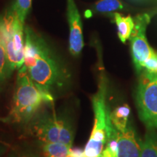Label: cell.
I'll return each instance as SVG.
<instances>
[{
	"instance_id": "cell-1",
	"label": "cell",
	"mask_w": 157,
	"mask_h": 157,
	"mask_svg": "<svg viewBox=\"0 0 157 157\" xmlns=\"http://www.w3.org/2000/svg\"><path fill=\"white\" fill-rule=\"evenodd\" d=\"M29 29L36 46V64L27 69L28 73L36 85L54 96L68 87L71 74L44 37L33 29Z\"/></svg>"
},
{
	"instance_id": "cell-2",
	"label": "cell",
	"mask_w": 157,
	"mask_h": 157,
	"mask_svg": "<svg viewBox=\"0 0 157 157\" xmlns=\"http://www.w3.org/2000/svg\"><path fill=\"white\" fill-rule=\"evenodd\" d=\"M52 94L41 89L29 76L27 68H19L8 119L10 122L30 123L43 106L53 103Z\"/></svg>"
},
{
	"instance_id": "cell-3",
	"label": "cell",
	"mask_w": 157,
	"mask_h": 157,
	"mask_svg": "<svg viewBox=\"0 0 157 157\" xmlns=\"http://www.w3.org/2000/svg\"><path fill=\"white\" fill-rule=\"evenodd\" d=\"M108 80L103 73L99 76L97 92L92 97L94 125L82 157H101L107 140L117 132L107 103Z\"/></svg>"
},
{
	"instance_id": "cell-4",
	"label": "cell",
	"mask_w": 157,
	"mask_h": 157,
	"mask_svg": "<svg viewBox=\"0 0 157 157\" xmlns=\"http://www.w3.org/2000/svg\"><path fill=\"white\" fill-rule=\"evenodd\" d=\"M30 123L31 133L42 143H61L72 146L74 129L67 117L45 110L39 111Z\"/></svg>"
},
{
	"instance_id": "cell-5",
	"label": "cell",
	"mask_w": 157,
	"mask_h": 157,
	"mask_svg": "<svg viewBox=\"0 0 157 157\" xmlns=\"http://www.w3.org/2000/svg\"><path fill=\"white\" fill-rule=\"evenodd\" d=\"M0 36L11 70L21 68L24 64V29L23 23L13 7L0 16Z\"/></svg>"
},
{
	"instance_id": "cell-6",
	"label": "cell",
	"mask_w": 157,
	"mask_h": 157,
	"mask_svg": "<svg viewBox=\"0 0 157 157\" xmlns=\"http://www.w3.org/2000/svg\"><path fill=\"white\" fill-rule=\"evenodd\" d=\"M140 74L135 93L139 117L147 129L157 130V74Z\"/></svg>"
},
{
	"instance_id": "cell-7",
	"label": "cell",
	"mask_w": 157,
	"mask_h": 157,
	"mask_svg": "<svg viewBox=\"0 0 157 157\" xmlns=\"http://www.w3.org/2000/svg\"><path fill=\"white\" fill-rule=\"evenodd\" d=\"M135 26L129 37L132 59L135 69L138 74L143 71V64L152 56L154 50L149 46L146 36V27L150 22L147 14L137 15L134 19Z\"/></svg>"
},
{
	"instance_id": "cell-8",
	"label": "cell",
	"mask_w": 157,
	"mask_h": 157,
	"mask_svg": "<svg viewBox=\"0 0 157 157\" xmlns=\"http://www.w3.org/2000/svg\"><path fill=\"white\" fill-rule=\"evenodd\" d=\"M67 16L69 25V51L73 56H78L84 47L81 17L74 0H67Z\"/></svg>"
},
{
	"instance_id": "cell-9",
	"label": "cell",
	"mask_w": 157,
	"mask_h": 157,
	"mask_svg": "<svg viewBox=\"0 0 157 157\" xmlns=\"http://www.w3.org/2000/svg\"><path fill=\"white\" fill-rule=\"evenodd\" d=\"M117 157H140L142 141L129 123L124 132L117 130Z\"/></svg>"
},
{
	"instance_id": "cell-10",
	"label": "cell",
	"mask_w": 157,
	"mask_h": 157,
	"mask_svg": "<svg viewBox=\"0 0 157 157\" xmlns=\"http://www.w3.org/2000/svg\"><path fill=\"white\" fill-rule=\"evenodd\" d=\"M130 108L127 104H123L116 108L111 112V119L113 127L119 132H124L129 124Z\"/></svg>"
},
{
	"instance_id": "cell-11",
	"label": "cell",
	"mask_w": 157,
	"mask_h": 157,
	"mask_svg": "<svg viewBox=\"0 0 157 157\" xmlns=\"http://www.w3.org/2000/svg\"><path fill=\"white\" fill-rule=\"evenodd\" d=\"M114 17L117 25L118 36L121 42L125 43L129 39L134 29V19L130 16L124 17L118 13H114Z\"/></svg>"
},
{
	"instance_id": "cell-12",
	"label": "cell",
	"mask_w": 157,
	"mask_h": 157,
	"mask_svg": "<svg viewBox=\"0 0 157 157\" xmlns=\"http://www.w3.org/2000/svg\"><path fill=\"white\" fill-rule=\"evenodd\" d=\"M140 157H157V132L155 129H147Z\"/></svg>"
},
{
	"instance_id": "cell-13",
	"label": "cell",
	"mask_w": 157,
	"mask_h": 157,
	"mask_svg": "<svg viewBox=\"0 0 157 157\" xmlns=\"http://www.w3.org/2000/svg\"><path fill=\"white\" fill-rule=\"evenodd\" d=\"M71 148L61 143H45L42 146L44 157H66Z\"/></svg>"
},
{
	"instance_id": "cell-14",
	"label": "cell",
	"mask_w": 157,
	"mask_h": 157,
	"mask_svg": "<svg viewBox=\"0 0 157 157\" xmlns=\"http://www.w3.org/2000/svg\"><path fill=\"white\" fill-rule=\"evenodd\" d=\"M13 72L10 66L3 40L0 36V84L5 82Z\"/></svg>"
},
{
	"instance_id": "cell-15",
	"label": "cell",
	"mask_w": 157,
	"mask_h": 157,
	"mask_svg": "<svg viewBox=\"0 0 157 157\" xmlns=\"http://www.w3.org/2000/svg\"><path fill=\"white\" fill-rule=\"evenodd\" d=\"M95 8L100 13H109L122 9L123 5L120 0H98Z\"/></svg>"
},
{
	"instance_id": "cell-16",
	"label": "cell",
	"mask_w": 157,
	"mask_h": 157,
	"mask_svg": "<svg viewBox=\"0 0 157 157\" xmlns=\"http://www.w3.org/2000/svg\"><path fill=\"white\" fill-rule=\"evenodd\" d=\"M118 141L117 131L112 137L107 140L105 146L102 151L101 157H117Z\"/></svg>"
},
{
	"instance_id": "cell-17",
	"label": "cell",
	"mask_w": 157,
	"mask_h": 157,
	"mask_svg": "<svg viewBox=\"0 0 157 157\" xmlns=\"http://www.w3.org/2000/svg\"><path fill=\"white\" fill-rule=\"evenodd\" d=\"M31 6V0H16L14 5L12 6L18 15L21 21L24 23L25 17Z\"/></svg>"
},
{
	"instance_id": "cell-18",
	"label": "cell",
	"mask_w": 157,
	"mask_h": 157,
	"mask_svg": "<svg viewBox=\"0 0 157 157\" xmlns=\"http://www.w3.org/2000/svg\"><path fill=\"white\" fill-rule=\"evenodd\" d=\"M143 71L157 74V52L155 51L152 56L143 64Z\"/></svg>"
},
{
	"instance_id": "cell-19",
	"label": "cell",
	"mask_w": 157,
	"mask_h": 157,
	"mask_svg": "<svg viewBox=\"0 0 157 157\" xmlns=\"http://www.w3.org/2000/svg\"><path fill=\"white\" fill-rule=\"evenodd\" d=\"M9 157H41L38 153L31 149H17L10 154Z\"/></svg>"
},
{
	"instance_id": "cell-20",
	"label": "cell",
	"mask_w": 157,
	"mask_h": 157,
	"mask_svg": "<svg viewBox=\"0 0 157 157\" xmlns=\"http://www.w3.org/2000/svg\"><path fill=\"white\" fill-rule=\"evenodd\" d=\"M69 152L76 157H82V156H83L84 150H82V149L79 148H71Z\"/></svg>"
},
{
	"instance_id": "cell-21",
	"label": "cell",
	"mask_w": 157,
	"mask_h": 157,
	"mask_svg": "<svg viewBox=\"0 0 157 157\" xmlns=\"http://www.w3.org/2000/svg\"><path fill=\"white\" fill-rule=\"evenodd\" d=\"M0 121H3V122H6V123L10 122L8 117H5V118L0 117Z\"/></svg>"
},
{
	"instance_id": "cell-22",
	"label": "cell",
	"mask_w": 157,
	"mask_h": 157,
	"mask_svg": "<svg viewBox=\"0 0 157 157\" xmlns=\"http://www.w3.org/2000/svg\"><path fill=\"white\" fill-rule=\"evenodd\" d=\"M4 151H5V148H2V147H0V155L3 154Z\"/></svg>"
},
{
	"instance_id": "cell-23",
	"label": "cell",
	"mask_w": 157,
	"mask_h": 157,
	"mask_svg": "<svg viewBox=\"0 0 157 157\" xmlns=\"http://www.w3.org/2000/svg\"><path fill=\"white\" fill-rule=\"evenodd\" d=\"M66 157H76V156H74L73 154H71V153L69 152V153H68V154L67 156H66Z\"/></svg>"
}]
</instances>
